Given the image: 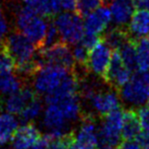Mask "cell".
Returning a JSON list of instances; mask_svg holds the SVG:
<instances>
[{
	"label": "cell",
	"mask_w": 149,
	"mask_h": 149,
	"mask_svg": "<svg viewBox=\"0 0 149 149\" xmlns=\"http://www.w3.org/2000/svg\"><path fill=\"white\" fill-rule=\"evenodd\" d=\"M48 26L49 24L44 16L28 5L22 7L16 13V26L18 31L29 38L39 50L43 47Z\"/></svg>",
	"instance_id": "6da1fadb"
},
{
	"label": "cell",
	"mask_w": 149,
	"mask_h": 149,
	"mask_svg": "<svg viewBox=\"0 0 149 149\" xmlns=\"http://www.w3.org/2000/svg\"><path fill=\"white\" fill-rule=\"evenodd\" d=\"M71 70L57 65L45 64L33 75V88L38 94H48L61 84Z\"/></svg>",
	"instance_id": "7a4b0ae2"
},
{
	"label": "cell",
	"mask_w": 149,
	"mask_h": 149,
	"mask_svg": "<svg viewBox=\"0 0 149 149\" xmlns=\"http://www.w3.org/2000/svg\"><path fill=\"white\" fill-rule=\"evenodd\" d=\"M54 24L59 31L61 40L70 45L80 42L84 35V24L77 13L67 11L58 14Z\"/></svg>",
	"instance_id": "3957f363"
},
{
	"label": "cell",
	"mask_w": 149,
	"mask_h": 149,
	"mask_svg": "<svg viewBox=\"0 0 149 149\" xmlns=\"http://www.w3.org/2000/svg\"><path fill=\"white\" fill-rule=\"evenodd\" d=\"M120 97L125 102L135 107H143L148 102L149 86L143 80L141 74L135 73L129 81L119 90Z\"/></svg>",
	"instance_id": "277c9868"
},
{
	"label": "cell",
	"mask_w": 149,
	"mask_h": 149,
	"mask_svg": "<svg viewBox=\"0 0 149 149\" xmlns=\"http://www.w3.org/2000/svg\"><path fill=\"white\" fill-rule=\"evenodd\" d=\"M39 53L44 64L57 65L69 70H73L75 68V61L72 51L69 48L68 44L63 41H59L58 43L43 50H39Z\"/></svg>",
	"instance_id": "5b68a950"
},
{
	"label": "cell",
	"mask_w": 149,
	"mask_h": 149,
	"mask_svg": "<svg viewBox=\"0 0 149 149\" xmlns=\"http://www.w3.org/2000/svg\"><path fill=\"white\" fill-rule=\"evenodd\" d=\"M131 77L132 72L125 66L119 50H113L108 70L102 78L104 82L119 91L131 79Z\"/></svg>",
	"instance_id": "8992f818"
},
{
	"label": "cell",
	"mask_w": 149,
	"mask_h": 149,
	"mask_svg": "<svg viewBox=\"0 0 149 149\" xmlns=\"http://www.w3.org/2000/svg\"><path fill=\"white\" fill-rule=\"evenodd\" d=\"M111 57H112V49L104 41V39H102L89 51L87 69L95 75L104 78L110 64Z\"/></svg>",
	"instance_id": "52a82bcc"
},
{
	"label": "cell",
	"mask_w": 149,
	"mask_h": 149,
	"mask_svg": "<svg viewBox=\"0 0 149 149\" xmlns=\"http://www.w3.org/2000/svg\"><path fill=\"white\" fill-rule=\"evenodd\" d=\"M47 104H53L58 106L69 122L75 121L81 116V106L78 93L57 95L54 93L46 94Z\"/></svg>",
	"instance_id": "ba28073f"
},
{
	"label": "cell",
	"mask_w": 149,
	"mask_h": 149,
	"mask_svg": "<svg viewBox=\"0 0 149 149\" xmlns=\"http://www.w3.org/2000/svg\"><path fill=\"white\" fill-rule=\"evenodd\" d=\"M44 126L48 129V134L53 137H60L68 133L69 121L61 109L56 104H48L44 114Z\"/></svg>",
	"instance_id": "9c48e42d"
},
{
	"label": "cell",
	"mask_w": 149,
	"mask_h": 149,
	"mask_svg": "<svg viewBox=\"0 0 149 149\" xmlns=\"http://www.w3.org/2000/svg\"><path fill=\"white\" fill-rule=\"evenodd\" d=\"M75 135V134H74ZM97 128L94 118L87 114L82 117V125L75 135V146L77 149H96Z\"/></svg>",
	"instance_id": "30bf717a"
},
{
	"label": "cell",
	"mask_w": 149,
	"mask_h": 149,
	"mask_svg": "<svg viewBox=\"0 0 149 149\" xmlns=\"http://www.w3.org/2000/svg\"><path fill=\"white\" fill-rule=\"evenodd\" d=\"M86 100H88L94 111L102 118L121 108L120 98L115 91H95Z\"/></svg>",
	"instance_id": "8fae6325"
},
{
	"label": "cell",
	"mask_w": 149,
	"mask_h": 149,
	"mask_svg": "<svg viewBox=\"0 0 149 149\" xmlns=\"http://www.w3.org/2000/svg\"><path fill=\"white\" fill-rule=\"evenodd\" d=\"M37 96L38 92L36 90L29 87H22L18 91L7 95V97L3 100L2 104L7 113L12 115H19L26 104L35 100Z\"/></svg>",
	"instance_id": "7c38bea8"
},
{
	"label": "cell",
	"mask_w": 149,
	"mask_h": 149,
	"mask_svg": "<svg viewBox=\"0 0 149 149\" xmlns=\"http://www.w3.org/2000/svg\"><path fill=\"white\" fill-rule=\"evenodd\" d=\"M42 137L41 132L35 125L26 123V125L18 127L12 136V147L14 149H30L36 145Z\"/></svg>",
	"instance_id": "4fadbf2b"
},
{
	"label": "cell",
	"mask_w": 149,
	"mask_h": 149,
	"mask_svg": "<svg viewBox=\"0 0 149 149\" xmlns=\"http://www.w3.org/2000/svg\"><path fill=\"white\" fill-rule=\"evenodd\" d=\"M111 20H112L111 10L107 7H100L85 16V20L83 22L84 31L100 36L102 33H104V30H107Z\"/></svg>",
	"instance_id": "5bb4252c"
},
{
	"label": "cell",
	"mask_w": 149,
	"mask_h": 149,
	"mask_svg": "<svg viewBox=\"0 0 149 149\" xmlns=\"http://www.w3.org/2000/svg\"><path fill=\"white\" fill-rule=\"evenodd\" d=\"M142 131L138 111L128 109L123 113V125L121 135L123 141H135Z\"/></svg>",
	"instance_id": "9a60e30c"
},
{
	"label": "cell",
	"mask_w": 149,
	"mask_h": 149,
	"mask_svg": "<svg viewBox=\"0 0 149 149\" xmlns=\"http://www.w3.org/2000/svg\"><path fill=\"white\" fill-rule=\"evenodd\" d=\"M111 13L118 26H125L133 14V0H111Z\"/></svg>",
	"instance_id": "2e32d148"
},
{
	"label": "cell",
	"mask_w": 149,
	"mask_h": 149,
	"mask_svg": "<svg viewBox=\"0 0 149 149\" xmlns=\"http://www.w3.org/2000/svg\"><path fill=\"white\" fill-rule=\"evenodd\" d=\"M118 50L125 66L132 73L138 71L137 51H136V37H131Z\"/></svg>",
	"instance_id": "e0dca14e"
},
{
	"label": "cell",
	"mask_w": 149,
	"mask_h": 149,
	"mask_svg": "<svg viewBox=\"0 0 149 149\" xmlns=\"http://www.w3.org/2000/svg\"><path fill=\"white\" fill-rule=\"evenodd\" d=\"M131 37V31L129 29L124 26H119L111 29L106 35L102 36V39L112 50H118Z\"/></svg>",
	"instance_id": "ac0fdd59"
},
{
	"label": "cell",
	"mask_w": 149,
	"mask_h": 149,
	"mask_svg": "<svg viewBox=\"0 0 149 149\" xmlns=\"http://www.w3.org/2000/svg\"><path fill=\"white\" fill-rule=\"evenodd\" d=\"M18 128L17 120L10 113L0 114V146L10 141Z\"/></svg>",
	"instance_id": "d6986e66"
},
{
	"label": "cell",
	"mask_w": 149,
	"mask_h": 149,
	"mask_svg": "<svg viewBox=\"0 0 149 149\" xmlns=\"http://www.w3.org/2000/svg\"><path fill=\"white\" fill-rule=\"evenodd\" d=\"M129 30L138 37L149 35V10H136L132 15Z\"/></svg>",
	"instance_id": "ffe728a7"
},
{
	"label": "cell",
	"mask_w": 149,
	"mask_h": 149,
	"mask_svg": "<svg viewBox=\"0 0 149 149\" xmlns=\"http://www.w3.org/2000/svg\"><path fill=\"white\" fill-rule=\"evenodd\" d=\"M26 3L44 17H53L61 9L58 0H26Z\"/></svg>",
	"instance_id": "44dd1931"
},
{
	"label": "cell",
	"mask_w": 149,
	"mask_h": 149,
	"mask_svg": "<svg viewBox=\"0 0 149 149\" xmlns=\"http://www.w3.org/2000/svg\"><path fill=\"white\" fill-rule=\"evenodd\" d=\"M138 71L144 72L149 69V35L136 37Z\"/></svg>",
	"instance_id": "7402d4cb"
},
{
	"label": "cell",
	"mask_w": 149,
	"mask_h": 149,
	"mask_svg": "<svg viewBox=\"0 0 149 149\" xmlns=\"http://www.w3.org/2000/svg\"><path fill=\"white\" fill-rule=\"evenodd\" d=\"M22 87V82L19 78L14 74L6 73L0 75V94L1 95H9L18 91Z\"/></svg>",
	"instance_id": "603a6c76"
},
{
	"label": "cell",
	"mask_w": 149,
	"mask_h": 149,
	"mask_svg": "<svg viewBox=\"0 0 149 149\" xmlns=\"http://www.w3.org/2000/svg\"><path fill=\"white\" fill-rule=\"evenodd\" d=\"M42 111H43V104H42L39 96H37L35 100H33L26 104V107L19 114V117L22 122L29 123V122L37 119L41 115Z\"/></svg>",
	"instance_id": "cb8c5ba5"
},
{
	"label": "cell",
	"mask_w": 149,
	"mask_h": 149,
	"mask_svg": "<svg viewBox=\"0 0 149 149\" xmlns=\"http://www.w3.org/2000/svg\"><path fill=\"white\" fill-rule=\"evenodd\" d=\"M106 3V0H77L75 11L78 15L86 16L97 8L102 7Z\"/></svg>",
	"instance_id": "d4e9b609"
},
{
	"label": "cell",
	"mask_w": 149,
	"mask_h": 149,
	"mask_svg": "<svg viewBox=\"0 0 149 149\" xmlns=\"http://www.w3.org/2000/svg\"><path fill=\"white\" fill-rule=\"evenodd\" d=\"M89 50L83 45L81 42L74 44V47L72 50V55L75 61V66L78 65L80 68L87 69V60H88Z\"/></svg>",
	"instance_id": "484cf974"
},
{
	"label": "cell",
	"mask_w": 149,
	"mask_h": 149,
	"mask_svg": "<svg viewBox=\"0 0 149 149\" xmlns=\"http://www.w3.org/2000/svg\"><path fill=\"white\" fill-rule=\"evenodd\" d=\"M14 68H15L14 61L10 57L2 42L0 43V75L12 72Z\"/></svg>",
	"instance_id": "4316f807"
},
{
	"label": "cell",
	"mask_w": 149,
	"mask_h": 149,
	"mask_svg": "<svg viewBox=\"0 0 149 149\" xmlns=\"http://www.w3.org/2000/svg\"><path fill=\"white\" fill-rule=\"evenodd\" d=\"M60 39L61 38L59 35V31H58L56 26L54 24H49L47 33H46L45 40H44L43 47L40 50H43V49H45V48H48V47H50V46L54 45V44L58 43V42L60 41Z\"/></svg>",
	"instance_id": "83f0119b"
},
{
	"label": "cell",
	"mask_w": 149,
	"mask_h": 149,
	"mask_svg": "<svg viewBox=\"0 0 149 149\" xmlns=\"http://www.w3.org/2000/svg\"><path fill=\"white\" fill-rule=\"evenodd\" d=\"M138 114H139L142 129L149 130V106L140 107V109L138 110Z\"/></svg>",
	"instance_id": "f1b7e54d"
},
{
	"label": "cell",
	"mask_w": 149,
	"mask_h": 149,
	"mask_svg": "<svg viewBox=\"0 0 149 149\" xmlns=\"http://www.w3.org/2000/svg\"><path fill=\"white\" fill-rule=\"evenodd\" d=\"M142 148H149V130H143L135 140Z\"/></svg>",
	"instance_id": "f546056e"
},
{
	"label": "cell",
	"mask_w": 149,
	"mask_h": 149,
	"mask_svg": "<svg viewBox=\"0 0 149 149\" xmlns=\"http://www.w3.org/2000/svg\"><path fill=\"white\" fill-rule=\"evenodd\" d=\"M8 31V24L5 16H4L3 10L0 5V41L5 37V35Z\"/></svg>",
	"instance_id": "4dcf8cb0"
},
{
	"label": "cell",
	"mask_w": 149,
	"mask_h": 149,
	"mask_svg": "<svg viewBox=\"0 0 149 149\" xmlns=\"http://www.w3.org/2000/svg\"><path fill=\"white\" fill-rule=\"evenodd\" d=\"M58 1L61 9H64L66 11H72L76 8L77 0H58Z\"/></svg>",
	"instance_id": "1f68e13d"
},
{
	"label": "cell",
	"mask_w": 149,
	"mask_h": 149,
	"mask_svg": "<svg viewBox=\"0 0 149 149\" xmlns=\"http://www.w3.org/2000/svg\"><path fill=\"white\" fill-rule=\"evenodd\" d=\"M49 140H50V137H49V135L47 134L46 136L42 137L41 140H40V141L36 144V145H33V147L30 148V149H46V148H47L48 143H49Z\"/></svg>",
	"instance_id": "d6a6232c"
},
{
	"label": "cell",
	"mask_w": 149,
	"mask_h": 149,
	"mask_svg": "<svg viewBox=\"0 0 149 149\" xmlns=\"http://www.w3.org/2000/svg\"><path fill=\"white\" fill-rule=\"evenodd\" d=\"M133 4L136 9L149 10V0H133Z\"/></svg>",
	"instance_id": "836d02e7"
},
{
	"label": "cell",
	"mask_w": 149,
	"mask_h": 149,
	"mask_svg": "<svg viewBox=\"0 0 149 149\" xmlns=\"http://www.w3.org/2000/svg\"><path fill=\"white\" fill-rule=\"evenodd\" d=\"M119 149H142V147L133 141H123Z\"/></svg>",
	"instance_id": "e575fe53"
},
{
	"label": "cell",
	"mask_w": 149,
	"mask_h": 149,
	"mask_svg": "<svg viewBox=\"0 0 149 149\" xmlns=\"http://www.w3.org/2000/svg\"><path fill=\"white\" fill-rule=\"evenodd\" d=\"M140 74H141L143 80L147 83V85L149 86V69H148V70H146V71H144V72H140Z\"/></svg>",
	"instance_id": "d590c367"
},
{
	"label": "cell",
	"mask_w": 149,
	"mask_h": 149,
	"mask_svg": "<svg viewBox=\"0 0 149 149\" xmlns=\"http://www.w3.org/2000/svg\"><path fill=\"white\" fill-rule=\"evenodd\" d=\"M148 106H149V98H148Z\"/></svg>",
	"instance_id": "8d00e7d4"
},
{
	"label": "cell",
	"mask_w": 149,
	"mask_h": 149,
	"mask_svg": "<svg viewBox=\"0 0 149 149\" xmlns=\"http://www.w3.org/2000/svg\"><path fill=\"white\" fill-rule=\"evenodd\" d=\"M146 149H149V148H146Z\"/></svg>",
	"instance_id": "74e56055"
}]
</instances>
